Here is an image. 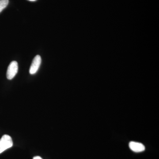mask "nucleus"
<instances>
[{"label": "nucleus", "instance_id": "nucleus-1", "mask_svg": "<svg viewBox=\"0 0 159 159\" xmlns=\"http://www.w3.org/2000/svg\"><path fill=\"white\" fill-rule=\"evenodd\" d=\"M13 145L12 139L8 135H4L0 139V154Z\"/></svg>", "mask_w": 159, "mask_h": 159}, {"label": "nucleus", "instance_id": "nucleus-2", "mask_svg": "<svg viewBox=\"0 0 159 159\" xmlns=\"http://www.w3.org/2000/svg\"><path fill=\"white\" fill-rule=\"evenodd\" d=\"M18 70V66L16 61H12L10 63L8 69H7V79L11 80L14 78L15 76L17 74Z\"/></svg>", "mask_w": 159, "mask_h": 159}, {"label": "nucleus", "instance_id": "nucleus-3", "mask_svg": "<svg viewBox=\"0 0 159 159\" xmlns=\"http://www.w3.org/2000/svg\"><path fill=\"white\" fill-rule=\"evenodd\" d=\"M41 57L39 55H36L34 57L29 70V73L31 74H35L38 70L41 63Z\"/></svg>", "mask_w": 159, "mask_h": 159}, {"label": "nucleus", "instance_id": "nucleus-4", "mask_svg": "<svg viewBox=\"0 0 159 159\" xmlns=\"http://www.w3.org/2000/svg\"><path fill=\"white\" fill-rule=\"evenodd\" d=\"M131 150L136 152H142L145 150V147L143 144L139 142H131L129 144Z\"/></svg>", "mask_w": 159, "mask_h": 159}, {"label": "nucleus", "instance_id": "nucleus-5", "mask_svg": "<svg viewBox=\"0 0 159 159\" xmlns=\"http://www.w3.org/2000/svg\"><path fill=\"white\" fill-rule=\"evenodd\" d=\"M9 2V0H0V12L7 7Z\"/></svg>", "mask_w": 159, "mask_h": 159}, {"label": "nucleus", "instance_id": "nucleus-6", "mask_svg": "<svg viewBox=\"0 0 159 159\" xmlns=\"http://www.w3.org/2000/svg\"><path fill=\"white\" fill-rule=\"evenodd\" d=\"M33 159H43L41 157L37 156L34 157Z\"/></svg>", "mask_w": 159, "mask_h": 159}, {"label": "nucleus", "instance_id": "nucleus-7", "mask_svg": "<svg viewBox=\"0 0 159 159\" xmlns=\"http://www.w3.org/2000/svg\"><path fill=\"white\" fill-rule=\"evenodd\" d=\"M29 1H36V0H29Z\"/></svg>", "mask_w": 159, "mask_h": 159}]
</instances>
